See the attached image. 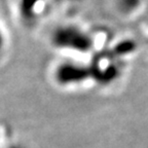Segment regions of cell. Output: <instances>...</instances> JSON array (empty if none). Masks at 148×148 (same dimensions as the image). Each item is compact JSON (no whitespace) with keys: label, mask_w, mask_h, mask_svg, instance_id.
Returning <instances> with one entry per match:
<instances>
[{"label":"cell","mask_w":148,"mask_h":148,"mask_svg":"<svg viewBox=\"0 0 148 148\" xmlns=\"http://www.w3.org/2000/svg\"><path fill=\"white\" fill-rule=\"evenodd\" d=\"M9 49V37L4 24L0 18V60L6 55Z\"/></svg>","instance_id":"obj_2"},{"label":"cell","mask_w":148,"mask_h":148,"mask_svg":"<svg viewBox=\"0 0 148 148\" xmlns=\"http://www.w3.org/2000/svg\"><path fill=\"white\" fill-rule=\"evenodd\" d=\"M47 0H14L16 18L24 28H34L41 22Z\"/></svg>","instance_id":"obj_1"}]
</instances>
